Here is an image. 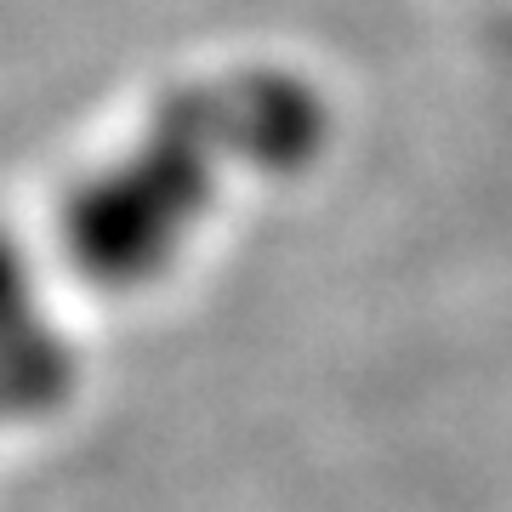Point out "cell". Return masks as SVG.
Masks as SVG:
<instances>
[{"mask_svg": "<svg viewBox=\"0 0 512 512\" xmlns=\"http://www.w3.org/2000/svg\"><path fill=\"white\" fill-rule=\"evenodd\" d=\"M80 353L40 296L35 256L0 222V427H35L69 410Z\"/></svg>", "mask_w": 512, "mask_h": 512, "instance_id": "cell-2", "label": "cell"}, {"mask_svg": "<svg viewBox=\"0 0 512 512\" xmlns=\"http://www.w3.org/2000/svg\"><path fill=\"white\" fill-rule=\"evenodd\" d=\"M330 97L291 63H234L183 80L143 126L63 194L57 239L92 291H154L188 262L228 194L285 183L325 160Z\"/></svg>", "mask_w": 512, "mask_h": 512, "instance_id": "cell-1", "label": "cell"}]
</instances>
